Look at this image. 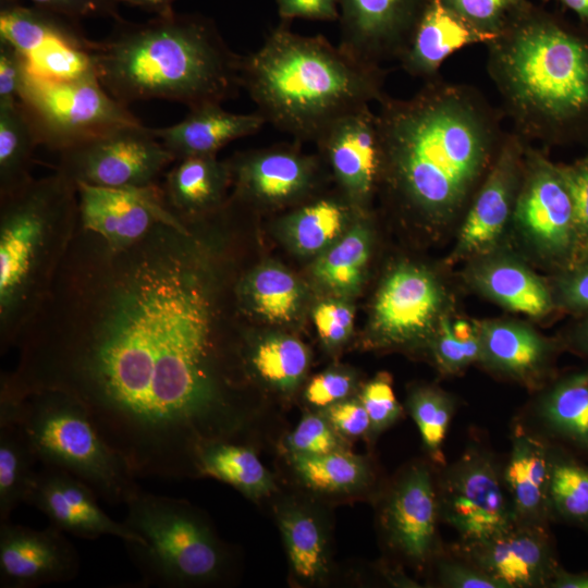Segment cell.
I'll return each mask as SVG.
<instances>
[{
	"label": "cell",
	"mask_w": 588,
	"mask_h": 588,
	"mask_svg": "<svg viewBox=\"0 0 588 588\" xmlns=\"http://www.w3.org/2000/svg\"><path fill=\"white\" fill-rule=\"evenodd\" d=\"M479 331L480 360L488 366L524 382H532L541 375L550 346L532 329L515 322L492 321L481 324Z\"/></svg>",
	"instance_id": "cell-29"
},
{
	"label": "cell",
	"mask_w": 588,
	"mask_h": 588,
	"mask_svg": "<svg viewBox=\"0 0 588 588\" xmlns=\"http://www.w3.org/2000/svg\"><path fill=\"white\" fill-rule=\"evenodd\" d=\"M467 24L494 38L529 0H441Z\"/></svg>",
	"instance_id": "cell-44"
},
{
	"label": "cell",
	"mask_w": 588,
	"mask_h": 588,
	"mask_svg": "<svg viewBox=\"0 0 588 588\" xmlns=\"http://www.w3.org/2000/svg\"><path fill=\"white\" fill-rule=\"evenodd\" d=\"M175 158L140 122L124 124L59 151L57 171L75 184L109 188L157 185Z\"/></svg>",
	"instance_id": "cell-10"
},
{
	"label": "cell",
	"mask_w": 588,
	"mask_h": 588,
	"mask_svg": "<svg viewBox=\"0 0 588 588\" xmlns=\"http://www.w3.org/2000/svg\"><path fill=\"white\" fill-rule=\"evenodd\" d=\"M0 40L19 51L27 75L70 79L95 74L94 41L77 20L20 0H0Z\"/></svg>",
	"instance_id": "cell-12"
},
{
	"label": "cell",
	"mask_w": 588,
	"mask_h": 588,
	"mask_svg": "<svg viewBox=\"0 0 588 588\" xmlns=\"http://www.w3.org/2000/svg\"><path fill=\"white\" fill-rule=\"evenodd\" d=\"M306 345L287 334L264 335L243 354V366L257 381L277 392H293L309 367Z\"/></svg>",
	"instance_id": "cell-32"
},
{
	"label": "cell",
	"mask_w": 588,
	"mask_h": 588,
	"mask_svg": "<svg viewBox=\"0 0 588 588\" xmlns=\"http://www.w3.org/2000/svg\"><path fill=\"white\" fill-rule=\"evenodd\" d=\"M345 198L363 206L380 183L381 145L370 106L334 121L315 140Z\"/></svg>",
	"instance_id": "cell-20"
},
{
	"label": "cell",
	"mask_w": 588,
	"mask_h": 588,
	"mask_svg": "<svg viewBox=\"0 0 588 588\" xmlns=\"http://www.w3.org/2000/svg\"><path fill=\"white\" fill-rule=\"evenodd\" d=\"M125 505L123 523L144 541L125 546L145 585L188 588L228 578L230 550L199 509L143 489Z\"/></svg>",
	"instance_id": "cell-7"
},
{
	"label": "cell",
	"mask_w": 588,
	"mask_h": 588,
	"mask_svg": "<svg viewBox=\"0 0 588 588\" xmlns=\"http://www.w3.org/2000/svg\"><path fill=\"white\" fill-rule=\"evenodd\" d=\"M471 279L480 291L512 310L537 317L552 307L546 284L514 259L485 260L474 268Z\"/></svg>",
	"instance_id": "cell-30"
},
{
	"label": "cell",
	"mask_w": 588,
	"mask_h": 588,
	"mask_svg": "<svg viewBox=\"0 0 588 588\" xmlns=\"http://www.w3.org/2000/svg\"><path fill=\"white\" fill-rule=\"evenodd\" d=\"M432 342V351L438 367L445 373H455L474 362L481 359L479 328L464 320L450 322L440 319Z\"/></svg>",
	"instance_id": "cell-42"
},
{
	"label": "cell",
	"mask_w": 588,
	"mask_h": 588,
	"mask_svg": "<svg viewBox=\"0 0 588 588\" xmlns=\"http://www.w3.org/2000/svg\"><path fill=\"white\" fill-rule=\"evenodd\" d=\"M39 145L20 101L0 105V197L10 195L34 177L33 155Z\"/></svg>",
	"instance_id": "cell-36"
},
{
	"label": "cell",
	"mask_w": 588,
	"mask_h": 588,
	"mask_svg": "<svg viewBox=\"0 0 588 588\" xmlns=\"http://www.w3.org/2000/svg\"><path fill=\"white\" fill-rule=\"evenodd\" d=\"M79 225L114 248L127 247L158 223L186 228L168 208L161 186L109 188L77 183Z\"/></svg>",
	"instance_id": "cell-16"
},
{
	"label": "cell",
	"mask_w": 588,
	"mask_h": 588,
	"mask_svg": "<svg viewBox=\"0 0 588 588\" xmlns=\"http://www.w3.org/2000/svg\"><path fill=\"white\" fill-rule=\"evenodd\" d=\"M439 520L437 481L430 467L425 463L409 465L391 486L381 510L388 543L421 568L437 552Z\"/></svg>",
	"instance_id": "cell-14"
},
{
	"label": "cell",
	"mask_w": 588,
	"mask_h": 588,
	"mask_svg": "<svg viewBox=\"0 0 588 588\" xmlns=\"http://www.w3.org/2000/svg\"><path fill=\"white\" fill-rule=\"evenodd\" d=\"M455 552V551H454ZM438 562V579L450 588H500L499 584L470 561L456 553Z\"/></svg>",
	"instance_id": "cell-50"
},
{
	"label": "cell",
	"mask_w": 588,
	"mask_h": 588,
	"mask_svg": "<svg viewBox=\"0 0 588 588\" xmlns=\"http://www.w3.org/2000/svg\"><path fill=\"white\" fill-rule=\"evenodd\" d=\"M355 387L354 376L345 370L332 368L314 376L307 383L305 401L317 411L351 397Z\"/></svg>",
	"instance_id": "cell-47"
},
{
	"label": "cell",
	"mask_w": 588,
	"mask_h": 588,
	"mask_svg": "<svg viewBox=\"0 0 588 588\" xmlns=\"http://www.w3.org/2000/svg\"><path fill=\"white\" fill-rule=\"evenodd\" d=\"M550 1V0H544ZM566 9L574 12L578 21L588 25V0H555Z\"/></svg>",
	"instance_id": "cell-57"
},
{
	"label": "cell",
	"mask_w": 588,
	"mask_h": 588,
	"mask_svg": "<svg viewBox=\"0 0 588 588\" xmlns=\"http://www.w3.org/2000/svg\"><path fill=\"white\" fill-rule=\"evenodd\" d=\"M25 82V66L19 51L0 40V105L20 101Z\"/></svg>",
	"instance_id": "cell-52"
},
{
	"label": "cell",
	"mask_w": 588,
	"mask_h": 588,
	"mask_svg": "<svg viewBox=\"0 0 588 588\" xmlns=\"http://www.w3.org/2000/svg\"><path fill=\"white\" fill-rule=\"evenodd\" d=\"M119 4L124 3L132 7H137L155 16H166L174 13L173 3L176 0H115Z\"/></svg>",
	"instance_id": "cell-55"
},
{
	"label": "cell",
	"mask_w": 588,
	"mask_h": 588,
	"mask_svg": "<svg viewBox=\"0 0 588 588\" xmlns=\"http://www.w3.org/2000/svg\"><path fill=\"white\" fill-rule=\"evenodd\" d=\"M283 22L293 19L315 21L339 20V0H275Z\"/></svg>",
	"instance_id": "cell-54"
},
{
	"label": "cell",
	"mask_w": 588,
	"mask_h": 588,
	"mask_svg": "<svg viewBox=\"0 0 588 588\" xmlns=\"http://www.w3.org/2000/svg\"><path fill=\"white\" fill-rule=\"evenodd\" d=\"M371 424V436L391 427L402 415V406L397 402L391 379L380 373L366 383L359 394Z\"/></svg>",
	"instance_id": "cell-46"
},
{
	"label": "cell",
	"mask_w": 588,
	"mask_h": 588,
	"mask_svg": "<svg viewBox=\"0 0 588 588\" xmlns=\"http://www.w3.org/2000/svg\"><path fill=\"white\" fill-rule=\"evenodd\" d=\"M407 408L431 462L443 466L445 458L442 446L454 411L452 397L437 388L419 387L409 393Z\"/></svg>",
	"instance_id": "cell-41"
},
{
	"label": "cell",
	"mask_w": 588,
	"mask_h": 588,
	"mask_svg": "<svg viewBox=\"0 0 588 588\" xmlns=\"http://www.w3.org/2000/svg\"><path fill=\"white\" fill-rule=\"evenodd\" d=\"M342 438L320 411L305 414L295 429L284 439L289 455L315 456L348 450Z\"/></svg>",
	"instance_id": "cell-43"
},
{
	"label": "cell",
	"mask_w": 588,
	"mask_h": 588,
	"mask_svg": "<svg viewBox=\"0 0 588 588\" xmlns=\"http://www.w3.org/2000/svg\"><path fill=\"white\" fill-rule=\"evenodd\" d=\"M79 222L76 184L56 172L0 197V351L49 294Z\"/></svg>",
	"instance_id": "cell-6"
},
{
	"label": "cell",
	"mask_w": 588,
	"mask_h": 588,
	"mask_svg": "<svg viewBox=\"0 0 588 588\" xmlns=\"http://www.w3.org/2000/svg\"><path fill=\"white\" fill-rule=\"evenodd\" d=\"M502 478L515 524L547 526L550 513L551 451L539 438L517 428Z\"/></svg>",
	"instance_id": "cell-26"
},
{
	"label": "cell",
	"mask_w": 588,
	"mask_h": 588,
	"mask_svg": "<svg viewBox=\"0 0 588 588\" xmlns=\"http://www.w3.org/2000/svg\"><path fill=\"white\" fill-rule=\"evenodd\" d=\"M20 102L39 145L58 152L111 128L139 122L102 87L96 74L45 79L25 73Z\"/></svg>",
	"instance_id": "cell-9"
},
{
	"label": "cell",
	"mask_w": 588,
	"mask_h": 588,
	"mask_svg": "<svg viewBox=\"0 0 588 588\" xmlns=\"http://www.w3.org/2000/svg\"><path fill=\"white\" fill-rule=\"evenodd\" d=\"M442 290L433 275L412 265L395 268L382 283L373 305L372 330L381 345L425 339L438 319Z\"/></svg>",
	"instance_id": "cell-18"
},
{
	"label": "cell",
	"mask_w": 588,
	"mask_h": 588,
	"mask_svg": "<svg viewBox=\"0 0 588 588\" xmlns=\"http://www.w3.org/2000/svg\"><path fill=\"white\" fill-rule=\"evenodd\" d=\"M17 396L22 397L20 421L42 465L73 475L111 505L125 504L142 489L74 396L58 390Z\"/></svg>",
	"instance_id": "cell-8"
},
{
	"label": "cell",
	"mask_w": 588,
	"mask_h": 588,
	"mask_svg": "<svg viewBox=\"0 0 588 588\" xmlns=\"http://www.w3.org/2000/svg\"><path fill=\"white\" fill-rule=\"evenodd\" d=\"M232 182L229 162L216 156L179 159L161 186L169 210L182 222L194 221L219 210L228 200Z\"/></svg>",
	"instance_id": "cell-27"
},
{
	"label": "cell",
	"mask_w": 588,
	"mask_h": 588,
	"mask_svg": "<svg viewBox=\"0 0 588 588\" xmlns=\"http://www.w3.org/2000/svg\"><path fill=\"white\" fill-rule=\"evenodd\" d=\"M454 551L495 580L500 588L549 587L559 566L547 526L514 524L499 535Z\"/></svg>",
	"instance_id": "cell-21"
},
{
	"label": "cell",
	"mask_w": 588,
	"mask_h": 588,
	"mask_svg": "<svg viewBox=\"0 0 588 588\" xmlns=\"http://www.w3.org/2000/svg\"><path fill=\"white\" fill-rule=\"evenodd\" d=\"M196 465L198 477L225 482L253 501H259L277 490L273 476L256 452L235 441L216 440L203 444Z\"/></svg>",
	"instance_id": "cell-31"
},
{
	"label": "cell",
	"mask_w": 588,
	"mask_h": 588,
	"mask_svg": "<svg viewBox=\"0 0 588 588\" xmlns=\"http://www.w3.org/2000/svg\"><path fill=\"white\" fill-rule=\"evenodd\" d=\"M316 330L327 346H339L350 336L354 313L351 306L338 301L320 303L313 314Z\"/></svg>",
	"instance_id": "cell-48"
},
{
	"label": "cell",
	"mask_w": 588,
	"mask_h": 588,
	"mask_svg": "<svg viewBox=\"0 0 588 588\" xmlns=\"http://www.w3.org/2000/svg\"><path fill=\"white\" fill-rule=\"evenodd\" d=\"M440 519L455 530L456 546L486 541L515 524L502 471L486 451L468 448L437 481Z\"/></svg>",
	"instance_id": "cell-11"
},
{
	"label": "cell",
	"mask_w": 588,
	"mask_h": 588,
	"mask_svg": "<svg viewBox=\"0 0 588 588\" xmlns=\"http://www.w3.org/2000/svg\"><path fill=\"white\" fill-rule=\"evenodd\" d=\"M369 252L367 229L357 224L320 257L315 266V274L334 291H353L363 278Z\"/></svg>",
	"instance_id": "cell-39"
},
{
	"label": "cell",
	"mask_w": 588,
	"mask_h": 588,
	"mask_svg": "<svg viewBox=\"0 0 588 588\" xmlns=\"http://www.w3.org/2000/svg\"><path fill=\"white\" fill-rule=\"evenodd\" d=\"M39 462L30 439L19 421L0 424V523L26 503Z\"/></svg>",
	"instance_id": "cell-34"
},
{
	"label": "cell",
	"mask_w": 588,
	"mask_h": 588,
	"mask_svg": "<svg viewBox=\"0 0 588 588\" xmlns=\"http://www.w3.org/2000/svg\"><path fill=\"white\" fill-rule=\"evenodd\" d=\"M91 58L102 87L119 102L163 99L188 108L237 96L243 56L224 41L215 22L172 13L134 23L114 21L94 41Z\"/></svg>",
	"instance_id": "cell-4"
},
{
	"label": "cell",
	"mask_w": 588,
	"mask_h": 588,
	"mask_svg": "<svg viewBox=\"0 0 588 588\" xmlns=\"http://www.w3.org/2000/svg\"><path fill=\"white\" fill-rule=\"evenodd\" d=\"M32 4L79 21L85 17L121 19L115 0H29Z\"/></svg>",
	"instance_id": "cell-51"
},
{
	"label": "cell",
	"mask_w": 588,
	"mask_h": 588,
	"mask_svg": "<svg viewBox=\"0 0 588 588\" xmlns=\"http://www.w3.org/2000/svg\"><path fill=\"white\" fill-rule=\"evenodd\" d=\"M550 513L588 526V466L551 451Z\"/></svg>",
	"instance_id": "cell-40"
},
{
	"label": "cell",
	"mask_w": 588,
	"mask_h": 588,
	"mask_svg": "<svg viewBox=\"0 0 588 588\" xmlns=\"http://www.w3.org/2000/svg\"><path fill=\"white\" fill-rule=\"evenodd\" d=\"M79 556L64 532L0 523V587L35 588L66 583L79 572Z\"/></svg>",
	"instance_id": "cell-19"
},
{
	"label": "cell",
	"mask_w": 588,
	"mask_h": 588,
	"mask_svg": "<svg viewBox=\"0 0 588 588\" xmlns=\"http://www.w3.org/2000/svg\"><path fill=\"white\" fill-rule=\"evenodd\" d=\"M293 577L306 585L323 583L330 574L327 529L310 507L285 502L275 510Z\"/></svg>",
	"instance_id": "cell-28"
},
{
	"label": "cell",
	"mask_w": 588,
	"mask_h": 588,
	"mask_svg": "<svg viewBox=\"0 0 588 588\" xmlns=\"http://www.w3.org/2000/svg\"><path fill=\"white\" fill-rule=\"evenodd\" d=\"M207 221L161 222L123 248L78 223L5 371L19 394L78 400L135 477L196 478L199 448L241 440L254 418L222 326L224 266Z\"/></svg>",
	"instance_id": "cell-1"
},
{
	"label": "cell",
	"mask_w": 588,
	"mask_h": 588,
	"mask_svg": "<svg viewBox=\"0 0 588 588\" xmlns=\"http://www.w3.org/2000/svg\"><path fill=\"white\" fill-rule=\"evenodd\" d=\"M487 46L504 118L525 143H588V25L528 1Z\"/></svg>",
	"instance_id": "cell-3"
},
{
	"label": "cell",
	"mask_w": 588,
	"mask_h": 588,
	"mask_svg": "<svg viewBox=\"0 0 588 588\" xmlns=\"http://www.w3.org/2000/svg\"><path fill=\"white\" fill-rule=\"evenodd\" d=\"M378 103L380 183L388 194L436 224L467 210L504 144L502 110L476 87L441 75L409 98L387 95Z\"/></svg>",
	"instance_id": "cell-2"
},
{
	"label": "cell",
	"mask_w": 588,
	"mask_h": 588,
	"mask_svg": "<svg viewBox=\"0 0 588 588\" xmlns=\"http://www.w3.org/2000/svg\"><path fill=\"white\" fill-rule=\"evenodd\" d=\"M559 303L571 310H588V259L565 270L558 281Z\"/></svg>",
	"instance_id": "cell-53"
},
{
	"label": "cell",
	"mask_w": 588,
	"mask_h": 588,
	"mask_svg": "<svg viewBox=\"0 0 588 588\" xmlns=\"http://www.w3.org/2000/svg\"><path fill=\"white\" fill-rule=\"evenodd\" d=\"M388 70L365 62L323 36H304L285 22L243 56L241 78L257 112L297 142H315L334 121L380 102Z\"/></svg>",
	"instance_id": "cell-5"
},
{
	"label": "cell",
	"mask_w": 588,
	"mask_h": 588,
	"mask_svg": "<svg viewBox=\"0 0 588 588\" xmlns=\"http://www.w3.org/2000/svg\"><path fill=\"white\" fill-rule=\"evenodd\" d=\"M577 341L579 346L588 352V318L578 329Z\"/></svg>",
	"instance_id": "cell-58"
},
{
	"label": "cell",
	"mask_w": 588,
	"mask_h": 588,
	"mask_svg": "<svg viewBox=\"0 0 588 588\" xmlns=\"http://www.w3.org/2000/svg\"><path fill=\"white\" fill-rule=\"evenodd\" d=\"M98 495L73 475L42 465L37 470L26 504L40 511L50 526L88 540L102 536L125 542L144 543L143 539L123 522L111 518L99 505Z\"/></svg>",
	"instance_id": "cell-22"
},
{
	"label": "cell",
	"mask_w": 588,
	"mask_h": 588,
	"mask_svg": "<svg viewBox=\"0 0 588 588\" xmlns=\"http://www.w3.org/2000/svg\"><path fill=\"white\" fill-rule=\"evenodd\" d=\"M238 301L262 319L283 323L290 321L301 304L296 279L278 266H261L245 277L237 286Z\"/></svg>",
	"instance_id": "cell-37"
},
{
	"label": "cell",
	"mask_w": 588,
	"mask_h": 588,
	"mask_svg": "<svg viewBox=\"0 0 588 588\" xmlns=\"http://www.w3.org/2000/svg\"><path fill=\"white\" fill-rule=\"evenodd\" d=\"M526 144L507 131L495 163L466 210L456 249L458 254L481 253L500 236L513 215Z\"/></svg>",
	"instance_id": "cell-23"
},
{
	"label": "cell",
	"mask_w": 588,
	"mask_h": 588,
	"mask_svg": "<svg viewBox=\"0 0 588 588\" xmlns=\"http://www.w3.org/2000/svg\"><path fill=\"white\" fill-rule=\"evenodd\" d=\"M537 412L549 432L588 452V370L559 381L544 394Z\"/></svg>",
	"instance_id": "cell-33"
},
{
	"label": "cell",
	"mask_w": 588,
	"mask_h": 588,
	"mask_svg": "<svg viewBox=\"0 0 588 588\" xmlns=\"http://www.w3.org/2000/svg\"><path fill=\"white\" fill-rule=\"evenodd\" d=\"M350 201L322 196L303 203L285 222L294 247L302 254H315L330 245L343 230Z\"/></svg>",
	"instance_id": "cell-38"
},
{
	"label": "cell",
	"mask_w": 588,
	"mask_h": 588,
	"mask_svg": "<svg viewBox=\"0 0 588 588\" xmlns=\"http://www.w3.org/2000/svg\"><path fill=\"white\" fill-rule=\"evenodd\" d=\"M301 142L235 155L229 162L234 197L257 206H281L305 200L320 177V160L302 151Z\"/></svg>",
	"instance_id": "cell-15"
},
{
	"label": "cell",
	"mask_w": 588,
	"mask_h": 588,
	"mask_svg": "<svg viewBox=\"0 0 588 588\" xmlns=\"http://www.w3.org/2000/svg\"><path fill=\"white\" fill-rule=\"evenodd\" d=\"M491 39L441 0H430L397 62L408 75L428 81L440 75V66L454 52L475 44L486 45Z\"/></svg>",
	"instance_id": "cell-24"
},
{
	"label": "cell",
	"mask_w": 588,
	"mask_h": 588,
	"mask_svg": "<svg viewBox=\"0 0 588 588\" xmlns=\"http://www.w3.org/2000/svg\"><path fill=\"white\" fill-rule=\"evenodd\" d=\"M516 225L540 253L572 267L576 224L572 197L560 164L526 144L513 215Z\"/></svg>",
	"instance_id": "cell-13"
},
{
	"label": "cell",
	"mask_w": 588,
	"mask_h": 588,
	"mask_svg": "<svg viewBox=\"0 0 588 588\" xmlns=\"http://www.w3.org/2000/svg\"><path fill=\"white\" fill-rule=\"evenodd\" d=\"M560 167L574 207L577 236L575 266L588 259V155Z\"/></svg>",
	"instance_id": "cell-45"
},
{
	"label": "cell",
	"mask_w": 588,
	"mask_h": 588,
	"mask_svg": "<svg viewBox=\"0 0 588 588\" xmlns=\"http://www.w3.org/2000/svg\"><path fill=\"white\" fill-rule=\"evenodd\" d=\"M221 105L209 102L188 108L182 121L152 128L154 134L176 161L193 156H216L229 143L257 133L266 123L257 111L232 113Z\"/></svg>",
	"instance_id": "cell-25"
},
{
	"label": "cell",
	"mask_w": 588,
	"mask_h": 588,
	"mask_svg": "<svg viewBox=\"0 0 588 588\" xmlns=\"http://www.w3.org/2000/svg\"><path fill=\"white\" fill-rule=\"evenodd\" d=\"M429 1L339 0V46L368 63L397 61Z\"/></svg>",
	"instance_id": "cell-17"
},
{
	"label": "cell",
	"mask_w": 588,
	"mask_h": 588,
	"mask_svg": "<svg viewBox=\"0 0 588 588\" xmlns=\"http://www.w3.org/2000/svg\"><path fill=\"white\" fill-rule=\"evenodd\" d=\"M345 440L371 436V424L359 397H348L320 411Z\"/></svg>",
	"instance_id": "cell-49"
},
{
	"label": "cell",
	"mask_w": 588,
	"mask_h": 588,
	"mask_svg": "<svg viewBox=\"0 0 588 588\" xmlns=\"http://www.w3.org/2000/svg\"><path fill=\"white\" fill-rule=\"evenodd\" d=\"M287 457L299 481L316 492L350 494L363 490L371 481L369 463L348 450Z\"/></svg>",
	"instance_id": "cell-35"
},
{
	"label": "cell",
	"mask_w": 588,
	"mask_h": 588,
	"mask_svg": "<svg viewBox=\"0 0 588 588\" xmlns=\"http://www.w3.org/2000/svg\"><path fill=\"white\" fill-rule=\"evenodd\" d=\"M549 587L553 588H588V572L568 573L561 568L556 572Z\"/></svg>",
	"instance_id": "cell-56"
}]
</instances>
